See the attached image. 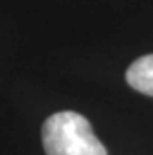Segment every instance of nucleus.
<instances>
[{"instance_id": "obj_2", "label": "nucleus", "mask_w": 153, "mask_h": 155, "mask_svg": "<svg viewBox=\"0 0 153 155\" xmlns=\"http://www.w3.org/2000/svg\"><path fill=\"white\" fill-rule=\"evenodd\" d=\"M125 81L131 89L153 96V54L142 55L129 65L125 72Z\"/></svg>"}, {"instance_id": "obj_1", "label": "nucleus", "mask_w": 153, "mask_h": 155, "mask_svg": "<svg viewBox=\"0 0 153 155\" xmlns=\"http://www.w3.org/2000/svg\"><path fill=\"white\" fill-rule=\"evenodd\" d=\"M41 135L46 155H107L90 122L76 111L50 114L43 124Z\"/></svg>"}]
</instances>
